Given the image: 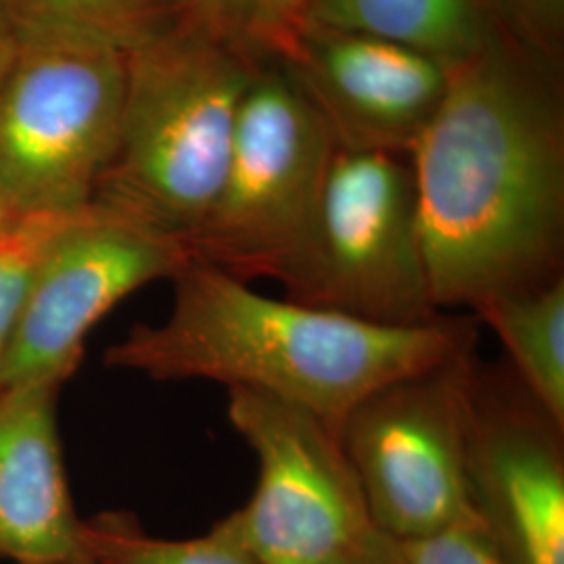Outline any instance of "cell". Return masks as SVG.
Returning a JSON list of instances; mask_svg holds the SVG:
<instances>
[{
    "instance_id": "obj_24",
    "label": "cell",
    "mask_w": 564,
    "mask_h": 564,
    "mask_svg": "<svg viewBox=\"0 0 564 564\" xmlns=\"http://www.w3.org/2000/svg\"><path fill=\"white\" fill-rule=\"evenodd\" d=\"M15 216H18V212L9 205L4 193H2V188H0V230H2L7 224L11 223Z\"/></svg>"
},
{
    "instance_id": "obj_7",
    "label": "cell",
    "mask_w": 564,
    "mask_h": 564,
    "mask_svg": "<svg viewBox=\"0 0 564 564\" xmlns=\"http://www.w3.org/2000/svg\"><path fill=\"white\" fill-rule=\"evenodd\" d=\"M475 372L470 349L381 384L343 421L372 524L398 544L479 519L466 481Z\"/></svg>"
},
{
    "instance_id": "obj_4",
    "label": "cell",
    "mask_w": 564,
    "mask_h": 564,
    "mask_svg": "<svg viewBox=\"0 0 564 564\" xmlns=\"http://www.w3.org/2000/svg\"><path fill=\"white\" fill-rule=\"evenodd\" d=\"M126 51L20 28L0 86V188L18 214L86 207L120 137Z\"/></svg>"
},
{
    "instance_id": "obj_22",
    "label": "cell",
    "mask_w": 564,
    "mask_h": 564,
    "mask_svg": "<svg viewBox=\"0 0 564 564\" xmlns=\"http://www.w3.org/2000/svg\"><path fill=\"white\" fill-rule=\"evenodd\" d=\"M521 18L531 25L556 30V21L563 18L564 0H510Z\"/></svg>"
},
{
    "instance_id": "obj_8",
    "label": "cell",
    "mask_w": 564,
    "mask_h": 564,
    "mask_svg": "<svg viewBox=\"0 0 564 564\" xmlns=\"http://www.w3.org/2000/svg\"><path fill=\"white\" fill-rule=\"evenodd\" d=\"M228 419L258 460V481L228 514L262 564H347L377 531L339 437L314 414L228 389Z\"/></svg>"
},
{
    "instance_id": "obj_13",
    "label": "cell",
    "mask_w": 564,
    "mask_h": 564,
    "mask_svg": "<svg viewBox=\"0 0 564 564\" xmlns=\"http://www.w3.org/2000/svg\"><path fill=\"white\" fill-rule=\"evenodd\" d=\"M305 23L398 42L447 69L498 42L484 0H312Z\"/></svg>"
},
{
    "instance_id": "obj_25",
    "label": "cell",
    "mask_w": 564,
    "mask_h": 564,
    "mask_svg": "<svg viewBox=\"0 0 564 564\" xmlns=\"http://www.w3.org/2000/svg\"><path fill=\"white\" fill-rule=\"evenodd\" d=\"M55 564H97L93 561V556L86 552V550H82L78 554H74L72 558H67V561H61V563Z\"/></svg>"
},
{
    "instance_id": "obj_2",
    "label": "cell",
    "mask_w": 564,
    "mask_h": 564,
    "mask_svg": "<svg viewBox=\"0 0 564 564\" xmlns=\"http://www.w3.org/2000/svg\"><path fill=\"white\" fill-rule=\"evenodd\" d=\"M162 324H137L105 366L158 381L202 379L297 405L337 437L368 393L477 345V318L444 314L421 326H379L258 293L191 260Z\"/></svg>"
},
{
    "instance_id": "obj_14",
    "label": "cell",
    "mask_w": 564,
    "mask_h": 564,
    "mask_svg": "<svg viewBox=\"0 0 564 564\" xmlns=\"http://www.w3.org/2000/svg\"><path fill=\"white\" fill-rule=\"evenodd\" d=\"M475 318L505 345L527 393L564 426V279L487 302Z\"/></svg>"
},
{
    "instance_id": "obj_12",
    "label": "cell",
    "mask_w": 564,
    "mask_h": 564,
    "mask_svg": "<svg viewBox=\"0 0 564 564\" xmlns=\"http://www.w3.org/2000/svg\"><path fill=\"white\" fill-rule=\"evenodd\" d=\"M63 383L0 389V561L55 564L84 550L55 419Z\"/></svg>"
},
{
    "instance_id": "obj_1",
    "label": "cell",
    "mask_w": 564,
    "mask_h": 564,
    "mask_svg": "<svg viewBox=\"0 0 564 564\" xmlns=\"http://www.w3.org/2000/svg\"><path fill=\"white\" fill-rule=\"evenodd\" d=\"M408 162L442 314L564 279L563 120L500 42L449 69Z\"/></svg>"
},
{
    "instance_id": "obj_6",
    "label": "cell",
    "mask_w": 564,
    "mask_h": 564,
    "mask_svg": "<svg viewBox=\"0 0 564 564\" xmlns=\"http://www.w3.org/2000/svg\"><path fill=\"white\" fill-rule=\"evenodd\" d=\"M339 142L286 74L258 69L242 97L216 205L186 247L242 282L284 281L300 258Z\"/></svg>"
},
{
    "instance_id": "obj_15",
    "label": "cell",
    "mask_w": 564,
    "mask_h": 564,
    "mask_svg": "<svg viewBox=\"0 0 564 564\" xmlns=\"http://www.w3.org/2000/svg\"><path fill=\"white\" fill-rule=\"evenodd\" d=\"M82 545L97 564H262L228 517L199 538L162 540L128 512H101L82 521Z\"/></svg>"
},
{
    "instance_id": "obj_10",
    "label": "cell",
    "mask_w": 564,
    "mask_h": 564,
    "mask_svg": "<svg viewBox=\"0 0 564 564\" xmlns=\"http://www.w3.org/2000/svg\"><path fill=\"white\" fill-rule=\"evenodd\" d=\"M563 437L510 368L477 364L468 496L512 564H564Z\"/></svg>"
},
{
    "instance_id": "obj_20",
    "label": "cell",
    "mask_w": 564,
    "mask_h": 564,
    "mask_svg": "<svg viewBox=\"0 0 564 564\" xmlns=\"http://www.w3.org/2000/svg\"><path fill=\"white\" fill-rule=\"evenodd\" d=\"M178 21L218 41L249 46L251 0H172Z\"/></svg>"
},
{
    "instance_id": "obj_21",
    "label": "cell",
    "mask_w": 564,
    "mask_h": 564,
    "mask_svg": "<svg viewBox=\"0 0 564 564\" xmlns=\"http://www.w3.org/2000/svg\"><path fill=\"white\" fill-rule=\"evenodd\" d=\"M347 564H405L400 545L395 540L387 538L381 531H375L362 550Z\"/></svg>"
},
{
    "instance_id": "obj_11",
    "label": "cell",
    "mask_w": 564,
    "mask_h": 564,
    "mask_svg": "<svg viewBox=\"0 0 564 564\" xmlns=\"http://www.w3.org/2000/svg\"><path fill=\"white\" fill-rule=\"evenodd\" d=\"M339 147L408 155L442 105L449 69L440 61L358 32L303 23L281 57Z\"/></svg>"
},
{
    "instance_id": "obj_5",
    "label": "cell",
    "mask_w": 564,
    "mask_h": 564,
    "mask_svg": "<svg viewBox=\"0 0 564 564\" xmlns=\"http://www.w3.org/2000/svg\"><path fill=\"white\" fill-rule=\"evenodd\" d=\"M284 297L379 326L444 316L433 302L408 155L337 147Z\"/></svg>"
},
{
    "instance_id": "obj_16",
    "label": "cell",
    "mask_w": 564,
    "mask_h": 564,
    "mask_svg": "<svg viewBox=\"0 0 564 564\" xmlns=\"http://www.w3.org/2000/svg\"><path fill=\"white\" fill-rule=\"evenodd\" d=\"M18 28L78 32L130 51L178 21L172 0H2Z\"/></svg>"
},
{
    "instance_id": "obj_3",
    "label": "cell",
    "mask_w": 564,
    "mask_h": 564,
    "mask_svg": "<svg viewBox=\"0 0 564 564\" xmlns=\"http://www.w3.org/2000/svg\"><path fill=\"white\" fill-rule=\"evenodd\" d=\"M247 55L182 21L126 51L118 147L90 203L186 245L223 188L258 72Z\"/></svg>"
},
{
    "instance_id": "obj_17",
    "label": "cell",
    "mask_w": 564,
    "mask_h": 564,
    "mask_svg": "<svg viewBox=\"0 0 564 564\" xmlns=\"http://www.w3.org/2000/svg\"><path fill=\"white\" fill-rule=\"evenodd\" d=\"M88 207L90 203L72 212L18 214L0 230V358L39 265Z\"/></svg>"
},
{
    "instance_id": "obj_19",
    "label": "cell",
    "mask_w": 564,
    "mask_h": 564,
    "mask_svg": "<svg viewBox=\"0 0 564 564\" xmlns=\"http://www.w3.org/2000/svg\"><path fill=\"white\" fill-rule=\"evenodd\" d=\"M312 0H251L249 46L282 57L300 34Z\"/></svg>"
},
{
    "instance_id": "obj_9",
    "label": "cell",
    "mask_w": 564,
    "mask_h": 564,
    "mask_svg": "<svg viewBox=\"0 0 564 564\" xmlns=\"http://www.w3.org/2000/svg\"><path fill=\"white\" fill-rule=\"evenodd\" d=\"M193 260L178 239L116 218L90 203L42 260L0 358V389L67 381L88 333L147 282L174 279Z\"/></svg>"
},
{
    "instance_id": "obj_18",
    "label": "cell",
    "mask_w": 564,
    "mask_h": 564,
    "mask_svg": "<svg viewBox=\"0 0 564 564\" xmlns=\"http://www.w3.org/2000/svg\"><path fill=\"white\" fill-rule=\"evenodd\" d=\"M398 545L405 564H512L479 519Z\"/></svg>"
},
{
    "instance_id": "obj_23",
    "label": "cell",
    "mask_w": 564,
    "mask_h": 564,
    "mask_svg": "<svg viewBox=\"0 0 564 564\" xmlns=\"http://www.w3.org/2000/svg\"><path fill=\"white\" fill-rule=\"evenodd\" d=\"M18 42H20V28L0 0V86L9 74V67L18 51Z\"/></svg>"
}]
</instances>
